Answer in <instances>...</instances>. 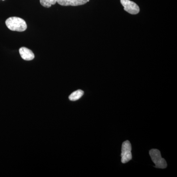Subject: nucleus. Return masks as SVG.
<instances>
[{"instance_id":"39448f33","label":"nucleus","mask_w":177,"mask_h":177,"mask_svg":"<svg viewBox=\"0 0 177 177\" xmlns=\"http://www.w3.org/2000/svg\"><path fill=\"white\" fill-rule=\"evenodd\" d=\"M90 0H57L58 4L62 6H78L83 5Z\"/></svg>"},{"instance_id":"6e6552de","label":"nucleus","mask_w":177,"mask_h":177,"mask_svg":"<svg viewBox=\"0 0 177 177\" xmlns=\"http://www.w3.org/2000/svg\"><path fill=\"white\" fill-rule=\"evenodd\" d=\"M57 3V0H40V3L43 7L49 8Z\"/></svg>"},{"instance_id":"f257e3e1","label":"nucleus","mask_w":177,"mask_h":177,"mask_svg":"<svg viewBox=\"0 0 177 177\" xmlns=\"http://www.w3.org/2000/svg\"><path fill=\"white\" fill-rule=\"evenodd\" d=\"M5 24L8 29L12 31H25L27 25L24 20L18 17H11L5 21Z\"/></svg>"},{"instance_id":"f03ea898","label":"nucleus","mask_w":177,"mask_h":177,"mask_svg":"<svg viewBox=\"0 0 177 177\" xmlns=\"http://www.w3.org/2000/svg\"><path fill=\"white\" fill-rule=\"evenodd\" d=\"M152 160L155 164V167L160 169H165L167 166L165 159H163L160 152L157 149H152L149 152Z\"/></svg>"},{"instance_id":"1a4fd4ad","label":"nucleus","mask_w":177,"mask_h":177,"mask_svg":"<svg viewBox=\"0 0 177 177\" xmlns=\"http://www.w3.org/2000/svg\"><path fill=\"white\" fill-rule=\"evenodd\" d=\"M3 1H4V0H3Z\"/></svg>"},{"instance_id":"7ed1b4c3","label":"nucleus","mask_w":177,"mask_h":177,"mask_svg":"<svg viewBox=\"0 0 177 177\" xmlns=\"http://www.w3.org/2000/svg\"><path fill=\"white\" fill-rule=\"evenodd\" d=\"M132 145L129 141L123 142L121 152V162L122 163H126L132 159Z\"/></svg>"},{"instance_id":"0eeeda50","label":"nucleus","mask_w":177,"mask_h":177,"mask_svg":"<svg viewBox=\"0 0 177 177\" xmlns=\"http://www.w3.org/2000/svg\"><path fill=\"white\" fill-rule=\"evenodd\" d=\"M83 95L84 92L82 90H78L72 92L68 98L71 101H76L80 99Z\"/></svg>"},{"instance_id":"423d86ee","label":"nucleus","mask_w":177,"mask_h":177,"mask_svg":"<svg viewBox=\"0 0 177 177\" xmlns=\"http://www.w3.org/2000/svg\"><path fill=\"white\" fill-rule=\"evenodd\" d=\"M19 54L21 58L26 61H31L35 58V55L33 51L28 48L22 47L19 49Z\"/></svg>"},{"instance_id":"20e7f679","label":"nucleus","mask_w":177,"mask_h":177,"mask_svg":"<svg viewBox=\"0 0 177 177\" xmlns=\"http://www.w3.org/2000/svg\"><path fill=\"white\" fill-rule=\"evenodd\" d=\"M124 7V10L130 15H137L140 12V8L137 4L130 0H120Z\"/></svg>"}]
</instances>
